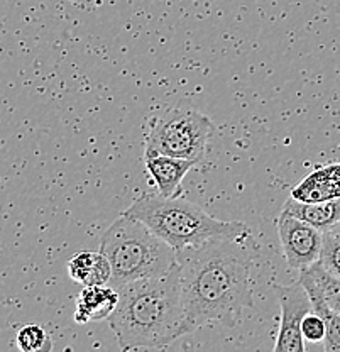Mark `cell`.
<instances>
[{"mask_svg": "<svg viewBox=\"0 0 340 352\" xmlns=\"http://www.w3.org/2000/svg\"><path fill=\"white\" fill-rule=\"evenodd\" d=\"M261 248L252 236L214 239L177 252L186 333L215 324H236L252 307V267Z\"/></svg>", "mask_w": 340, "mask_h": 352, "instance_id": "1", "label": "cell"}, {"mask_svg": "<svg viewBox=\"0 0 340 352\" xmlns=\"http://www.w3.org/2000/svg\"><path fill=\"white\" fill-rule=\"evenodd\" d=\"M107 320L122 351L166 349L186 336L180 264L119 289V303Z\"/></svg>", "mask_w": 340, "mask_h": 352, "instance_id": "2", "label": "cell"}, {"mask_svg": "<svg viewBox=\"0 0 340 352\" xmlns=\"http://www.w3.org/2000/svg\"><path fill=\"white\" fill-rule=\"evenodd\" d=\"M124 215L141 220L177 252L214 239H240L251 236L242 222H224L185 198H166L159 193H142Z\"/></svg>", "mask_w": 340, "mask_h": 352, "instance_id": "3", "label": "cell"}, {"mask_svg": "<svg viewBox=\"0 0 340 352\" xmlns=\"http://www.w3.org/2000/svg\"><path fill=\"white\" fill-rule=\"evenodd\" d=\"M100 252L112 266L109 286L117 292L142 278L159 276L178 264L177 251L141 220L120 215L100 239Z\"/></svg>", "mask_w": 340, "mask_h": 352, "instance_id": "4", "label": "cell"}, {"mask_svg": "<svg viewBox=\"0 0 340 352\" xmlns=\"http://www.w3.org/2000/svg\"><path fill=\"white\" fill-rule=\"evenodd\" d=\"M214 134V122L186 102L164 109L152 119L144 141V157L155 154L200 163Z\"/></svg>", "mask_w": 340, "mask_h": 352, "instance_id": "5", "label": "cell"}, {"mask_svg": "<svg viewBox=\"0 0 340 352\" xmlns=\"http://www.w3.org/2000/svg\"><path fill=\"white\" fill-rule=\"evenodd\" d=\"M281 308L280 330H277L274 352H305V339L302 322L313 310L308 292L298 280L291 285L274 286Z\"/></svg>", "mask_w": 340, "mask_h": 352, "instance_id": "6", "label": "cell"}, {"mask_svg": "<svg viewBox=\"0 0 340 352\" xmlns=\"http://www.w3.org/2000/svg\"><path fill=\"white\" fill-rule=\"evenodd\" d=\"M281 248L290 270H303L318 261L324 244V232L295 215L281 212L276 220Z\"/></svg>", "mask_w": 340, "mask_h": 352, "instance_id": "7", "label": "cell"}, {"mask_svg": "<svg viewBox=\"0 0 340 352\" xmlns=\"http://www.w3.org/2000/svg\"><path fill=\"white\" fill-rule=\"evenodd\" d=\"M195 164V161L192 160L166 156V154H155V156L144 157L146 171L155 182L159 195L166 198H177L181 195L183 178Z\"/></svg>", "mask_w": 340, "mask_h": 352, "instance_id": "8", "label": "cell"}, {"mask_svg": "<svg viewBox=\"0 0 340 352\" xmlns=\"http://www.w3.org/2000/svg\"><path fill=\"white\" fill-rule=\"evenodd\" d=\"M290 197L305 204L340 198V161L313 170L291 190Z\"/></svg>", "mask_w": 340, "mask_h": 352, "instance_id": "9", "label": "cell"}, {"mask_svg": "<svg viewBox=\"0 0 340 352\" xmlns=\"http://www.w3.org/2000/svg\"><path fill=\"white\" fill-rule=\"evenodd\" d=\"M119 303V292L109 285L83 286L76 296L75 318L76 324L85 325L89 322L105 320L112 315Z\"/></svg>", "mask_w": 340, "mask_h": 352, "instance_id": "10", "label": "cell"}, {"mask_svg": "<svg viewBox=\"0 0 340 352\" xmlns=\"http://www.w3.org/2000/svg\"><path fill=\"white\" fill-rule=\"evenodd\" d=\"M68 274L75 283L83 286L109 285L112 276V266L100 251H82L69 258Z\"/></svg>", "mask_w": 340, "mask_h": 352, "instance_id": "11", "label": "cell"}, {"mask_svg": "<svg viewBox=\"0 0 340 352\" xmlns=\"http://www.w3.org/2000/svg\"><path fill=\"white\" fill-rule=\"evenodd\" d=\"M286 214L295 215L303 222L317 227L321 232H327L334 223L340 220V198L327 201H315V204H305L295 198H288L283 205V210Z\"/></svg>", "mask_w": 340, "mask_h": 352, "instance_id": "12", "label": "cell"}, {"mask_svg": "<svg viewBox=\"0 0 340 352\" xmlns=\"http://www.w3.org/2000/svg\"><path fill=\"white\" fill-rule=\"evenodd\" d=\"M298 281L305 286V289L318 293L332 310L340 314V278L328 273L320 261L299 270Z\"/></svg>", "mask_w": 340, "mask_h": 352, "instance_id": "13", "label": "cell"}, {"mask_svg": "<svg viewBox=\"0 0 340 352\" xmlns=\"http://www.w3.org/2000/svg\"><path fill=\"white\" fill-rule=\"evenodd\" d=\"M306 292H308L310 300H312L313 311L324 318V324H325L324 349L327 352H340V314L332 310L318 293L312 292V289H306Z\"/></svg>", "mask_w": 340, "mask_h": 352, "instance_id": "14", "label": "cell"}, {"mask_svg": "<svg viewBox=\"0 0 340 352\" xmlns=\"http://www.w3.org/2000/svg\"><path fill=\"white\" fill-rule=\"evenodd\" d=\"M16 342L23 352H43L53 349L49 333L38 324H27L21 327L17 332Z\"/></svg>", "mask_w": 340, "mask_h": 352, "instance_id": "15", "label": "cell"}, {"mask_svg": "<svg viewBox=\"0 0 340 352\" xmlns=\"http://www.w3.org/2000/svg\"><path fill=\"white\" fill-rule=\"evenodd\" d=\"M318 261L328 273L335 274L340 278V237L334 236L327 230L324 232V244H321V252Z\"/></svg>", "mask_w": 340, "mask_h": 352, "instance_id": "16", "label": "cell"}, {"mask_svg": "<svg viewBox=\"0 0 340 352\" xmlns=\"http://www.w3.org/2000/svg\"><path fill=\"white\" fill-rule=\"evenodd\" d=\"M302 333L303 339L308 340V342H324L325 339V324L324 318L315 311H310L302 322Z\"/></svg>", "mask_w": 340, "mask_h": 352, "instance_id": "17", "label": "cell"}, {"mask_svg": "<svg viewBox=\"0 0 340 352\" xmlns=\"http://www.w3.org/2000/svg\"><path fill=\"white\" fill-rule=\"evenodd\" d=\"M328 232H330V234H334V236L340 237V220H339L337 223H334V226H332L330 229H328Z\"/></svg>", "mask_w": 340, "mask_h": 352, "instance_id": "18", "label": "cell"}]
</instances>
